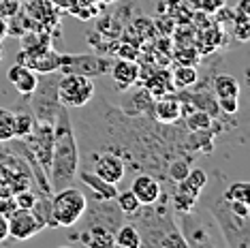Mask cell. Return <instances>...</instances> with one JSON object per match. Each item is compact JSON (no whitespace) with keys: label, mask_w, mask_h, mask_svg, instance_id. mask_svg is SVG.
<instances>
[{"label":"cell","mask_w":250,"mask_h":248,"mask_svg":"<svg viewBox=\"0 0 250 248\" xmlns=\"http://www.w3.org/2000/svg\"><path fill=\"white\" fill-rule=\"evenodd\" d=\"M137 227L141 235V246H175L186 248V242L180 233V227L175 223V214L171 210L169 193L165 190L161 199L150 206H139L137 212H133L126 218Z\"/></svg>","instance_id":"6da1fadb"},{"label":"cell","mask_w":250,"mask_h":248,"mask_svg":"<svg viewBox=\"0 0 250 248\" xmlns=\"http://www.w3.org/2000/svg\"><path fill=\"white\" fill-rule=\"evenodd\" d=\"M79 163H82V156H79V144L75 137V128H73V120L66 107L62 105L54 120V150L47 171L52 193L75 184Z\"/></svg>","instance_id":"7a4b0ae2"},{"label":"cell","mask_w":250,"mask_h":248,"mask_svg":"<svg viewBox=\"0 0 250 248\" xmlns=\"http://www.w3.org/2000/svg\"><path fill=\"white\" fill-rule=\"evenodd\" d=\"M208 212L218 225V231L229 248H250V204L229 201L223 190L208 204Z\"/></svg>","instance_id":"3957f363"},{"label":"cell","mask_w":250,"mask_h":248,"mask_svg":"<svg viewBox=\"0 0 250 248\" xmlns=\"http://www.w3.org/2000/svg\"><path fill=\"white\" fill-rule=\"evenodd\" d=\"M180 233L186 246H225L223 238H216L220 231L212 214L208 212V207L199 212L195 206L192 210L180 214Z\"/></svg>","instance_id":"277c9868"},{"label":"cell","mask_w":250,"mask_h":248,"mask_svg":"<svg viewBox=\"0 0 250 248\" xmlns=\"http://www.w3.org/2000/svg\"><path fill=\"white\" fill-rule=\"evenodd\" d=\"M62 73H43V80L37 82L35 92L28 97V109L35 116V122H49L54 124L56 116L60 111V101H58V80Z\"/></svg>","instance_id":"5b68a950"},{"label":"cell","mask_w":250,"mask_h":248,"mask_svg":"<svg viewBox=\"0 0 250 248\" xmlns=\"http://www.w3.org/2000/svg\"><path fill=\"white\" fill-rule=\"evenodd\" d=\"M88 206V195L75 186H64V188L52 193V214L58 227H75L82 221L83 212Z\"/></svg>","instance_id":"8992f818"},{"label":"cell","mask_w":250,"mask_h":248,"mask_svg":"<svg viewBox=\"0 0 250 248\" xmlns=\"http://www.w3.org/2000/svg\"><path fill=\"white\" fill-rule=\"evenodd\" d=\"M208 176L203 169H192L186 173V178L173 186V190L169 193V201H171V210L175 216L192 210L199 204V197H201L203 188L208 186Z\"/></svg>","instance_id":"52a82bcc"},{"label":"cell","mask_w":250,"mask_h":248,"mask_svg":"<svg viewBox=\"0 0 250 248\" xmlns=\"http://www.w3.org/2000/svg\"><path fill=\"white\" fill-rule=\"evenodd\" d=\"M96 83L90 77L62 73L58 80V101L66 109H82L94 99Z\"/></svg>","instance_id":"ba28073f"},{"label":"cell","mask_w":250,"mask_h":248,"mask_svg":"<svg viewBox=\"0 0 250 248\" xmlns=\"http://www.w3.org/2000/svg\"><path fill=\"white\" fill-rule=\"evenodd\" d=\"M111 60L99 54H62L60 73H75L90 80L109 75Z\"/></svg>","instance_id":"9c48e42d"},{"label":"cell","mask_w":250,"mask_h":248,"mask_svg":"<svg viewBox=\"0 0 250 248\" xmlns=\"http://www.w3.org/2000/svg\"><path fill=\"white\" fill-rule=\"evenodd\" d=\"M92 163H86V165H79V167H86L90 171H94L99 178H103L105 182L109 184H120L124 176H126V163L120 154L111 150H101L96 154H88Z\"/></svg>","instance_id":"30bf717a"},{"label":"cell","mask_w":250,"mask_h":248,"mask_svg":"<svg viewBox=\"0 0 250 248\" xmlns=\"http://www.w3.org/2000/svg\"><path fill=\"white\" fill-rule=\"evenodd\" d=\"M28 144V150L32 152V156L37 163L43 167V171H49V163H52V150H54V124L49 122H35L32 133L24 137Z\"/></svg>","instance_id":"8fae6325"},{"label":"cell","mask_w":250,"mask_h":248,"mask_svg":"<svg viewBox=\"0 0 250 248\" xmlns=\"http://www.w3.org/2000/svg\"><path fill=\"white\" fill-rule=\"evenodd\" d=\"M18 62L26 64L28 69H32L39 75H43V73L60 71L62 54L56 52L54 45H45V47H37V49H21L18 54Z\"/></svg>","instance_id":"7c38bea8"},{"label":"cell","mask_w":250,"mask_h":248,"mask_svg":"<svg viewBox=\"0 0 250 248\" xmlns=\"http://www.w3.org/2000/svg\"><path fill=\"white\" fill-rule=\"evenodd\" d=\"M7 223H9V235L18 242H26V240L35 238V235H39L45 229L41 221L35 216V212L21 210V207H15V210L9 214Z\"/></svg>","instance_id":"4fadbf2b"},{"label":"cell","mask_w":250,"mask_h":248,"mask_svg":"<svg viewBox=\"0 0 250 248\" xmlns=\"http://www.w3.org/2000/svg\"><path fill=\"white\" fill-rule=\"evenodd\" d=\"M130 190L133 195L139 199L141 206H150V204H156L163 195V184L161 180L152 173H139L135 176L133 184H130Z\"/></svg>","instance_id":"5bb4252c"},{"label":"cell","mask_w":250,"mask_h":248,"mask_svg":"<svg viewBox=\"0 0 250 248\" xmlns=\"http://www.w3.org/2000/svg\"><path fill=\"white\" fill-rule=\"evenodd\" d=\"M139 64L135 60H128V58H120L113 62L111 60V69H109V77L113 80V86H116V90H120V92H124V90H128L130 86H135L139 80Z\"/></svg>","instance_id":"9a60e30c"},{"label":"cell","mask_w":250,"mask_h":248,"mask_svg":"<svg viewBox=\"0 0 250 248\" xmlns=\"http://www.w3.org/2000/svg\"><path fill=\"white\" fill-rule=\"evenodd\" d=\"M152 114H154V120L158 124H165V126H173L175 122L184 114V101L180 97H165L158 99L154 107H152Z\"/></svg>","instance_id":"2e32d148"},{"label":"cell","mask_w":250,"mask_h":248,"mask_svg":"<svg viewBox=\"0 0 250 248\" xmlns=\"http://www.w3.org/2000/svg\"><path fill=\"white\" fill-rule=\"evenodd\" d=\"M7 80L9 83L13 86L21 97H30L37 88V82H39V73H35L32 69H28L26 64H20L15 62L13 66L7 71Z\"/></svg>","instance_id":"e0dca14e"},{"label":"cell","mask_w":250,"mask_h":248,"mask_svg":"<svg viewBox=\"0 0 250 248\" xmlns=\"http://www.w3.org/2000/svg\"><path fill=\"white\" fill-rule=\"evenodd\" d=\"M28 18L35 20V24L45 26V30L58 26V9L54 7L49 0H32L28 4H21Z\"/></svg>","instance_id":"ac0fdd59"},{"label":"cell","mask_w":250,"mask_h":248,"mask_svg":"<svg viewBox=\"0 0 250 248\" xmlns=\"http://www.w3.org/2000/svg\"><path fill=\"white\" fill-rule=\"evenodd\" d=\"M77 178L83 182V186H88L90 197H94V199H105L107 201V199H113V197L118 195L116 184L105 182L103 178H99L94 171H90V169H86V167H79Z\"/></svg>","instance_id":"d6986e66"},{"label":"cell","mask_w":250,"mask_h":248,"mask_svg":"<svg viewBox=\"0 0 250 248\" xmlns=\"http://www.w3.org/2000/svg\"><path fill=\"white\" fill-rule=\"evenodd\" d=\"M71 240H77L79 244L90 248H109L113 246V231L99 225H83L77 235H71Z\"/></svg>","instance_id":"ffe728a7"},{"label":"cell","mask_w":250,"mask_h":248,"mask_svg":"<svg viewBox=\"0 0 250 248\" xmlns=\"http://www.w3.org/2000/svg\"><path fill=\"white\" fill-rule=\"evenodd\" d=\"M212 90H214V99H240V82L233 75H216L212 82Z\"/></svg>","instance_id":"44dd1931"},{"label":"cell","mask_w":250,"mask_h":248,"mask_svg":"<svg viewBox=\"0 0 250 248\" xmlns=\"http://www.w3.org/2000/svg\"><path fill=\"white\" fill-rule=\"evenodd\" d=\"M113 246L118 248H141V235L133 223L124 221L113 233Z\"/></svg>","instance_id":"7402d4cb"},{"label":"cell","mask_w":250,"mask_h":248,"mask_svg":"<svg viewBox=\"0 0 250 248\" xmlns=\"http://www.w3.org/2000/svg\"><path fill=\"white\" fill-rule=\"evenodd\" d=\"M212 124H214L212 114L201 109V107H192L188 114H186V128H188V133L208 131V128H212Z\"/></svg>","instance_id":"603a6c76"},{"label":"cell","mask_w":250,"mask_h":248,"mask_svg":"<svg viewBox=\"0 0 250 248\" xmlns=\"http://www.w3.org/2000/svg\"><path fill=\"white\" fill-rule=\"evenodd\" d=\"M171 82H173L175 88H190V86H195V83L199 82V73H197L195 66L182 64V66H178V69L173 71Z\"/></svg>","instance_id":"cb8c5ba5"},{"label":"cell","mask_w":250,"mask_h":248,"mask_svg":"<svg viewBox=\"0 0 250 248\" xmlns=\"http://www.w3.org/2000/svg\"><path fill=\"white\" fill-rule=\"evenodd\" d=\"M223 197L229 201H248L250 204V186L244 180H237V182H229L223 188Z\"/></svg>","instance_id":"d4e9b609"},{"label":"cell","mask_w":250,"mask_h":248,"mask_svg":"<svg viewBox=\"0 0 250 248\" xmlns=\"http://www.w3.org/2000/svg\"><path fill=\"white\" fill-rule=\"evenodd\" d=\"M15 114V137L24 139L32 133L35 128V116L30 114V109H21V111H13Z\"/></svg>","instance_id":"484cf974"},{"label":"cell","mask_w":250,"mask_h":248,"mask_svg":"<svg viewBox=\"0 0 250 248\" xmlns=\"http://www.w3.org/2000/svg\"><path fill=\"white\" fill-rule=\"evenodd\" d=\"M113 201H116V206L120 207V212L124 214V216H130L133 212H137V207L141 206L139 199L133 195V190L126 188V190H118V195L113 197Z\"/></svg>","instance_id":"4316f807"},{"label":"cell","mask_w":250,"mask_h":248,"mask_svg":"<svg viewBox=\"0 0 250 248\" xmlns=\"http://www.w3.org/2000/svg\"><path fill=\"white\" fill-rule=\"evenodd\" d=\"M15 137V114L7 107H0V142Z\"/></svg>","instance_id":"83f0119b"},{"label":"cell","mask_w":250,"mask_h":248,"mask_svg":"<svg viewBox=\"0 0 250 248\" xmlns=\"http://www.w3.org/2000/svg\"><path fill=\"white\" fill-rule=\"evenodd\" d=\"M37 195H41V193H35L32 188H24V190H18V193L13 195V201L18 207H21V210H30L37 201Z\"/></svg>","instance_id":"f1b7e54d"},{"label":"cell","mask_w":250,"mask_h":248,"mask_svg":"<svg viewBox=\"0 0 250 248\" xmlns=\"http://www.w3.org/2000/svg\"><path fill=\"white\" fill-rule=\"evenodd\" d=\"M216 107H218V111H223V114H237V109H240V101L237 99H218L216 101Z\"/></svg>","instance_id":"f546056e"},{"label":"cell","mask_w":250,"mask_h":248,"mask_svg":"<svg viewBox=\"0 0 250 248\" xmlns=\"http://www.w3.org/2000/svg\"><path fill=\"white\" fill-rule=\"evenodd\" d=\"M21 9V2L20 0H0V13L4 15V18H13L15 13Z\"/></svg>","instance_id":"4dcf8cb0"},{"label":"cell","mask_w":250,"mask_h":248,"mask_svg":"<svg viewBox=\"0 0 250 248\" xmlns=\"http://www.w3.org/2000/svg\"><path fill=\"white\" fill-rule=\"evenodd\" d=\"M49 2H52L58 11H62V9H64V11H71V9L79 2V0H49Z\"/></svg>","instance_id":"1f68e13d"},{"label":"cell","mask_w":250,"mask_h":248,"mask_svg":"<svg viewBox=\"0 0 250 248\" xmlns=\"http://www.w3.org/2000/svg\"><path fill=\"white\" fill-rule=\"evenodd\" d=\"M199 2L206 11H218L220 7H225V0H199Z\"/></svg>","instance_id":"d6a6232c"},{"label":"cell","mask_w":250,"mask_h":248,"mask_svg":"<svg viewBox=\"0 0 250 248\" xmlns=\"http://www.w3.org/2000/svg\"><path fill=\"white\" fill-rule=\"evenodd\" d=\"M9 238V223H7V216L0 214V242H4Z\"/></svg>","instance_id":"836d02e7"},{"label":"cell","mask_w":250,"mask_h":248,"mask_svg":"<svg viewBox=\"0 0 250 248\" xmlns=\"http://www.w3.org/2000/svg\"><path fill=\"white\" fill-rule=\"evenodd\" d=\"M7 37H9V20L0 13V41H4Z\"/></svg>","instance_id":"e575fe53"},{"label":"cell","mask_w":250,"mask_h":248,"mask_svg":"<svg viewBox=\"0 0 250 248\" xmlns=\"http://www.w3.org/2000/svg\"><path fill=\"white\" fill-rule=\"evenodd\" d=\"M2 56H4V52H2V41H0V62H2Z\"/></svg>","instance_id":"d590c367"},{"label":"cell","mask_w":250,"mask_h":248,"mask_svg":"<svg viewBox=\"0 0 250 248\" xmlns=\"http://www.w3.org/2000/svg\"><path fill=\"white\" fill-rule=\"evenodd\" d=\"M103 2H113V0H103Z\"/></svg>","instance_id":"8d00e7d4"}]
</instances>
